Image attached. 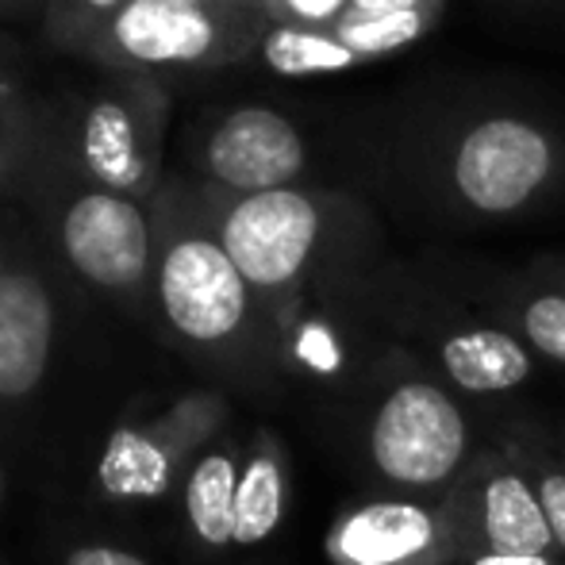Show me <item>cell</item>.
<instances>
[{
    "label": "cell",
    "mask_w": 565,
    "mask_h": 565,
    "mask_svg": "<svg viewBox=\"0 0 565 565\" xmlns=\"http://www.w3.org/2000/svg\"><path fill=\"white\" fill-rule=\"evenodd\" d=\"M454 565H562V558H527V554H492L461 546L454 551Z\"/></svg>",
    "instance_id": "obj_22"
},
{
    "label": "cell",
    "mask_w": 565,
    "mask_h": 565,
    "mask_svg": "<svg viewBox=\"0 0 565 565\" xmlns=\"http://www.w3.org/2000/svg\"><path fill=\"white\" fill-rule=\"evenodd\" d=\"M170 97L150 77L113 85L82 108L74 127V162L89 185L147 201L162 178V135Z\"/></svg>",
    "instance_id": "obj_5"
},
{
    "label": "cell",
    "mask_w": 565,
    "mask_h": 565,
    "mask_svg": "<svg viewBox=\"0 0 565 565\" xmlns=\"http://www.w3.org/2000/svg\"><path fill=\"white\" fill-rule=\"evenodd\" d=\"M66 565H147V562L127 551H116V546H82V551L70 554Z\"/></svg>",
    "instance_id": "obj_24"
},
{
    "label": "cell",
    "mask_w": 565,
    "mask_h": 565,
    "mask_svg": "<svg viewBox=\"0 0 565 565\" xmlns=\"http://www.w3.org/2000/svg\"><path fill=\"white\" fill-rule=\"evenodd\" d=\"M4 170H8V142H4V135H0V178H4Z\"/></svg>",
    "instance_id": "obj_28"
},
{
    "label": "cell",
    "mask_w": 565,
    "mask_h": 565,
    "mask_svg": "<svg viewBox=\"0 0 565 565\" xmlns=\"http://www.w3.org/2000/svg\"><path fill=\"white\" fill-rule=\"evenodd\" d=\"M185 4H258V8H266L262 0H185Z\"/></svg>",
    "instance_id": "obj_26"
},
{
    "label": "cell",
    "mask_w": 565,
    "mask_h": 565,
    "mask_svg": "<svg viewBox=\"0 0 565 565\" xmlns=\"http://www.w3.org/2000/svg\"><path fill=\"white\" fill-rule=\"evenodd\" d=\"M274 23H297V28H335L347 20L350 0H262Z\"/></svg>",
    "instance_id": "obj_20"
},
{
    "label": "cell",
    "mask_w": 565,
    "mask_h": 565,
    "mask_svg": "<svg viewBox=\"0 0 565 565\" xmlns=\"http://www.w3.org/2000/svg\"><path fill=\"white\" fill-rule=\"evenodd\" d=\"M54 342V305L31 269H0V396L20 401L43 381Z\"/></svg>",
    "instance_id": "obj_11"
},
{
    "label": "cell",
    "mask_w": 565,
    "mask_h": 565,
    "mask_svg": "<svg viewBox=\"0 0 565 565\" xmlns=\"http://www.w3.org/2000/svg\"><path fill=\"white\" fill-rule=\"evenodd\" d=\"M196 162L212 189L254 196L305 185L312 150L285 113L266 105H243L209 127L204 142L196 147Z\"/></svg>",
    "instance_id": "obj_8"
},
{
    "label": "cell",
    "mask_w": 565,
    "mask_h": 565,
    "mask_svg": "<svg viewBox=\"0 0 565 565\" xmlns=\"http://www.w3.org/2000/svg\"><path fill=\"white\" fill-rule=\"evenodd\" d=\"M443 8L447 0H431L424 8H412V12H388V15H350V20L335 23V35L350 51H358L365 62L388 58V54L404 51V46L419 43L435 23L443 20Z\"/></svg>",
    "instance_id": "obj_17"
},
{
    "label": "cell",
    "mask_w": 565,
    "mask_h": 565,
    "mask_svg": "<svg viewBox=\"0 0 565 565\" xmlns=\"http://www.w3.org/2000/svg\"><path fill=\"white\" fill-rule=\"evenodd\" d=\"M269 15L258 4H185V0H127L85 46L93 62L116 74L154 70H216L258 54Z\"/></svg>",
    "instance_id": "obj_3"
},
{
    "label": "cell",
    "mask_w": 565,
    "mask_h": 565,
    "mask_svg": "<svg viewBox=\"0 0 565 565\" xmlns=\"http://www.w3.org/2000/svg\"><path fill=\"white\" fill-rule=\"evenodd\" d=\"M439 365L466 393H508L535 377L527 342L508 328H458L439 339Z\"/></svg>",
    "instance_id": "obj_12"
},
{
    "label": "cell",
    "mask_w": 565,
    "mask_h": 565,
    "mask_svg": "<svg viewBox=\"0 0 565 565\" xmlns=\"http://www.w3.org/2000/svg\"><path fill=\"white\" fill-rule=\"evenodd\" d=\"M62 250L85 281L108 292H131L154 266V231L142 204L108 189H82L62 212Z\"/></svg>",
    "instance_id": "obj_9"
},
{
    "label": "cell",
    "mask_w": 565,
    "mask_h": 565,
    "mask_svg": "<svg viewBox=\"0 0 565 565\" xmlns=\"http://www.w3.org/2000/svg\"><path fill=\"white\" fill-rule=\"evenodd\" d=\"M235 492H238V466L227 450L204 454L196 461L185 489V512L193 531L209 546L235 543Z\"/></svg>",
    "instance_id": "obj_16"
},
{
    "label": "cell",
    "mask_w": 565,
    "mask_h": 565,
    "mask_svg": "<svg viewBox=\"0 0 565 565\" xmlns=\"http://www.w3.org/2000/svg\"><path fill=\"white\" fill-rule=\"evenodd\" d=\"M431 0H350V15H388V12H412V8H424Z\"/></svg>",
    "instance_id": "obj_25"
},
{
    "label": "cell",
    "mask_w": 565,
    "mask_h": 565,
    "mask_svg": "<svg viewBox=\"0 0 565 565\" xmlns=\"http://www.w3.org/2000/svg\"><path fill=\"white\" fill-rule=\"evenodd\" d=\"M258 58L281 77H323L365 66L362 54L350 51L331 28H297L274 20L262 31Z\"/></svg>",
    "instance_id": "obj_14"
},
{
    "label": "cell",
    "mask_w": 565,
    "mask_h": 565,
    "mask_svg": "<svg viewBox=\"0 0 565 565\" xmlns=\"http://www.w3.org/2000/svg\"><path fill=\"white\" fill-rule=\"evenodd\" d=\"M551 277H554V281L562 285V292H565V269H562V266H558V269H551Z\"/></svg>",
    "instance_id": "obj_29"
},
{
    "label": "cell",
    "mask_w": 565,
    "mask_h": 565,
    "mask_svg": "<svg viewBox=\"0 0 565 565\" xmlns=\"http://www.w3.org/2000/svg\"><path fill=\"white\" fill-rule=\"evenodd\" d=\"M285 515V461L277 454V443L262 439V447L246 458L238 469L235 492V543L254 546L277 531Z\"/></svg>",
    "instance_id": "obj_15"
},
{
    "label": "cell",
    "mask_w": 565,
    "mask_h": 565,
    "mask_svg": "<svg viewBox=\"0 0 565 565\" xmlns=\"http://www.w3.org/2000/svg\"><path fill=\"white\" fill-rule=\"evenodd\" d=\"M154 281L166 323L201 347L235 339L250 323L258 297L209 227L170 231L158 254Z\"/></svg>",
    "instance_id": "obj_6"
},
{
    "label": "cell",
    "mask_w": 565,
    "mask_h": 565,
    "mask_svg": "<svg viewBox=\"0 0 565 565\" xmlns=\"http://www.w3.org/2000/svg\"><path fill=\"white\" fill-rule=\"evenodd\" d=\"M127 8V0H51L46 12V28H51L54 43L82 51L105 31L108 20H116Z\"/></svg>",
    "instance_id": "obj_19"
},
{
    "label": "cell",
    "mask_w": 565,
    "mask_h": 565,
    "mask_svg": "<svg viewBox=\"0 0 565 565\" xmlns=\"http://www.w3.org/2000/svg\"><path fill=\"white\" fill-rule=\"evenodd\" d=\"M535 489H539V500H543L551 535H554V543H558V554H565V469H539Z\"/></svg>",
    "instance_id": "obj_21"
},
{
    "label": "cell",
    "mask_w": 565,
    "mask_h": 565,
    "mask_svg": "<svg viewBox=\"0 0 565 565\" xmlns=\"http://www.w3.org/2000/svg\"><path fill=\"white\" fill-rule=\"evenodd\" d=\"M8 100H12V85H8L4 77H0V108H4Z\"/></svg>",
    "instance_id": "obj_27"
},
{
    "label": "cell",
    "mask_w": 565,
    "mask_h": 565,
    "mask_svg": "<svg viewBox=\"0 0 565 565\" xmlns=\"http://www.w3.org/2000/svg\"><path fill=\"white\" fill-rule=\"evenodd\" d=\"M97 477L116 500H154L173 481V450L150 427H119L108 435Z\"/></svg>",
    "instance_id": "obj_13"
},
{
    "label": "cell",
    "mask_w": 565,
    "mask_h": 565,
    "mask_svg": "<svg viewBox=\"0 0 565 565\" xmlns=\"http://www.w3.org/2000/svg\"><path fill=\"white\" fill-rule=\"evenodd\" d=\"M393 181L461 220L500 224L535 212L565 185V131L531 108H477L419 119L388 147Z\"/></svg>",
    "instance_id": "obj_1"
},
{
    "label": "cell",
    "mask_w": 565,
    "mask_h": 565,
    "mask_svg": "<svg viewBox=\"0 0 565 565\" xmlns=\"http://www.w3.org/2000/svg\"><path fill=\"white\" fill-rule=\"evenodd\" d=\"M469 424L458 401L427 377H401L370 419V461L408 492H450L466 473Z\"/></svg>",
    "instance_id": "obj_4"
},
{
    "label": "cell",
    "mask_w": 565,
    "mask_h": 565,
    "mask_svg": "<svg viewBox=\"0 0 565 565\" xmlns=\"http://www.w3.org/2000/svg\"><path fill=\"white\" fill-rule=\"evenodd\" d=\"M512 320L520 339L535 354L565 365V292L562 289H531L515 297Z\"/></svg>",
    "instance_id": "obj_18"
},
{
    "label": "cell",
    "mask_w": 565,
    "mask_h": 565,
    "mask_svg": "<svg viewBox=\"0 0 565 565\" xmlns=\"http://www.w3.org/2000/svg\"><path fill=\"white\" fill-rule=\"evenodd\" d=\"M335 565H454V527L443 504L393 497L354 504L331 523Z\"/></svg>",
    "instance_id": "obj_10"
},
{
    "label": "cell",
    "mask_w": 565,
    "mask_h": 565,
    "mask_svg": "<svg viewBox=\"0 0 565 565\" xmlns=\"http://www.w3.org/2000/svg\"><path fill=\"white\" fill-rule=\"evenodd\" d=\"M220 193L216 238L258 297H289L335 254L373 246V220L362 204L323 189H274L235 196Z\"/></svg>",
    "instance_id": "obj_2"
},
{
    "label": "cell",
    "mask_w": 565,
    "mask_h": 565,
    "mask_svg": "<svg viewBox=\"0 0 565 565\" xmlns=\"http://www.w3.org/2000/svg\"><path fill=\"white\" fill-rule=\"evenodd\" d=\"M454 527V546L492 554L562 558L546 523L539 489L497 454H481L443 500Z\"/></svg>",
    "instance_id": "obj_7"
},
{
    "label": "cell",
    "mask_w": 565,
    "mask_h": 565,
    "mask_svg": "<svg viewBox=\"0 0 565 565\" xmlns=\"http://www.w3.org/2000/svg\"><path fill=\"white\" fill-rule=\"evenodd\" d=\"M481 4L497 8V12L531 15V20H551V15H565V0H481Z\"/></svg>",
    "instance_id": "obj_23"
}]
</instances>
